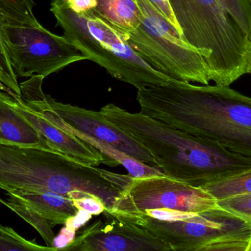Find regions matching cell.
Segmentation results:
<instances>
[{"label": "cell", "instance_id": "34", "mask_svg": "<svg viewBox=\"0 0 251 251\" xmlns=\"http://www.w3.org/2000/svg\"><path fill=\"white\" fill-rule=\"evenodd\" d=\"M249 1H250L251 4V0H249Z\"/></svg>", "mask_w": 251, "mask_h": 251}, {"label": "cell", "instance_id": "11", "mask_svg": "<svg viewBox=\"0 0 251 251\" xmlns=\"http://www.w3.org/2000/svg\"><path fill=\"white\" fill-rule=\"evenodd\" d=\"M46 97L50 108L71 126L101 140L140 162L156 167L153 156L144 146L106 119L101 112L60 103L48 94H46Z\"/></svg>", "mask_w": 251, "mask_h": 251}, {"label": "cell", "instance_id": "25", "mask_svg": "<svg viewBox=\"0 0 251 251\" xmlns=\"http://www.w3.org/2000/svg\"><path fill=\"white\" fill-rule=\"evenodd\" d=\"M139 213H143L150 218L163 221H184L187 218H192L196 214L193 212L175 210V209H165V208L147 209L145 212H139Z\"/></svg>", "mask_w": 251, "mask_h": 251}, {"label": "cell", "instance_id": "4", "mask_svg": "<svg viewBox=\"0 0 251 251\" xmlns=\"http://www.w3.org/2000/svg\"><path fill=\"white\" fill-rule=\"evenodd\" d=\"M50 11L63 29V36L113 78L137 90L165 85L173 80L152 67L115 28L92 11L75 13L65 0H53Z\"/></svg>", "mask_w": 251, "mask_h": 251}, {"label": "cell", "instance_id": "8", "mask_svg": "<svg viewBox=\"0 0 251 251\" xmlns=\"http://www.w3.org/2000/svg\"><path fill=\"white\" fill-rule=\"evenodd\" d=\"M3 40L17 77H46L72 63L88 60L68 41L50 32L40 24L1 25Z\"/></svg>", "mask_w": 251, "mask_h": 251}, {"label": "cell", "instance_id": "9", "mask_svg": "<svg viewBox=\"0 0 251 251\" xmlns=\"http://www.w3.org/2000/svg\"><path fill=\"white\" fill-rule=\"evenodd\" d=\"M218 207V200L201 187H195L166 175H156L133 178L110 212L139 213L147 209L165 208L200 213Z\"/></svg>", "mask_w": 251, "mask_h": 251}, {"label": "cell", "instance_id": "30", "mask_svg": "<svg viewBox=\"0 0 251 251\" xmlns=\"http://www.w3.org/2000/svg\"><path fill=\"white\" fill-rule=\"evenodd\" d=\"M0 89L5 91L7 94H10V91L7 88V81H6L5 77H4L1 68H0Z\"/></svg>", "mask_w": 251, "mask_h": 251}, {"label": "cell", "instance_id": "24", "mask_svg": "<svg viewBox=\"0 0 251 251\" xmlns=\"http://www.w3.org/2000/svg\"><path fill=\"white\" fill-rule=\"evenodd\" d=\"M74 206L78 210H84L92 215H99L107 210L105 204L101 199L91 193H85L79 198L72 199Z\"/></svg>", "mask_w": 251, "mask_h": 251}, {"label": "cell", "instance_id": "7", "mask_svg": "<svg viewBox=\"0 0 251 251\" xmlns=\"http://www.w3.org/2000/svg\"><path fill=\"white\" fill-rule=\"evenodd\" d=\"M141 12L138 26L121 35L147 63L171 79L210 85L204 57L148 1L135 0Z\"/></svg>", "mask_w": 251, "mask_h": 251}, {"label": "cell", "instance_id": "33", "mask_svg": "<svg viewBox=\"0 0 251 251\" xmlns=\"http://www.w3.org/2000/svg\"><path fill=\"white\" fill-rule=\"evenodd\" d=\"M249 251H251V243L250 249H249Z\"/></svg>", "mask_w": 251, "mask_h": 251}, {"label": "cell", "instance_id": "6", "mask_svg": "<svg viewBox=\"0 0 251 251\" xmlns=\"http://www.w3.org/2000/svg\"><path fill=\"white\" fill-rule=\"evenodd\" d=\"M124 219L165 242L174 251H249L251 223L221 208L184 221H163L143 213Z\"/></svg>", "mask_w": 251, "mask_h": 251}, {"label": "cell", "instance_id": "13", "mask_svg": "<svg viewBox=\"0 0 251 251\" xmlns=\"http://www.w3.org/2000/svg\"><path fill=\"white\" fill-rule=\"evenodd\" d=\"M15 109L41 134L52 150L61 152L70 157L91 166L108 165L102 153L76 136L66 132L54 125L44 113L25 104L20 96H12Z\"/></svg>", "mask_w": 251, "mask_h": 251}, {"label": "cell", "instance_id": "23", "mask_svg": "<svg viewBox=\"0 0 251 251\" xmlns=\"http://www.w3.org/2000/svg\"><path fill=\"white\" fill-rule=\"evenodd\" d=\"M0 68L7 81V88L10 91V95L21 96L20 86L18 82L17 76L15 74L10 63V57L3 40L0 26Z\"/></svg>", "mask_w": 251, "mask_h": 251}, {"label": "cell", "instance_id": "31", "mask_svg": "<svg viewBox=\"0 0 251 251\" xmlns=\"http://www.w3.org/2000/svg\"><path fill=\"white\" fill-rule=\"evenodd\" d=\"M246 74H249L251 75V57L250 60H249V64L247 66V70H246Z\"/></svg>", "mask_w": 251, "mask_h": 251}, {"label": "cell", "instance_id": "3", "mask_svg": "<svg viewBox=\"0 0 251 251\" xmlns=\"http://www.w3.org/2000/svg\"><path fill=\"white\" fill-rule=\"evenodd\" d=\"M0 188L48 191L67 197L82 191L107 203L115 193L116 176L61 152L0 144Z\"/></svg>", "mask_w": 251, "mask_h": 251}, {"label": "cell", "instance_id": "29", "mask_svg": "<svg viewBox=\"0 0 251 251\" xmlns=\"http://www.w3.org/2000/svg\"><path fill=\"white\" fill-rule=\"evenodd\" d=\"M68 7L79 14L92 11L97 6V0H65Z\"/></svg>", "mask_w": 251, "mask_h": 251}, {"label": "cell", "instance_id": "14", "mask_svg": "<svg viewBox=\"0 0 251 251\" xmlns=\"http://www.w3.org/2000/svg\"><path fill=\"white\" fill-rule=\"evenodd\" d=\"M13 100L10 94L0 91V144L51 150L41 134L15 109Z\"/></svg>", "mask_w": 251, "mask_h": 251}, {"label": "cell", "instance_id": "2", "mask_svg": "<svg viewBox=\"0 0 251 251\" xmlns=\"http://www.w3.org/2000/svg\"><path fill=\"white\" fill-rule=\"evenodd\" d=\"M101 114L144 146L166 176L195 187L236 175L251 162L213 141L187 134L142 113L107 104Z\"/></svg>", "mask_w": 251, "mask_h": 251}, {"label": "cell", "instance_id": "21", "mask_svg": "<svg viewBox=\"0 0 251 251\" xmlns=\"http://www.w3.org/2000/svg\"><path fill=\"white\" fill-rule=\"evenodd\" d=\"M251 41V4L249 0H220Z\"/></svg>", "mask_w": 251, "mask_h": 251}, {"label": "cell", "instance_id": "1", "mask_svg": "<svg viewBox=\"0 0 251 251\" xmlns=\"http://www.w3.org/2000/svg\"><path fill=\"white\" fill-rule=\"evenodd\" d=\"M140 113L251 162V97L230 86L171 80L137 91Z\"/></svg>", "mask_w": 251, "mask_h": 251}, {"label": "cell", "instance_id": "32", "mask_svg": "<svg viewBox=\"0 0 251 251\" xmlns=\"http://www.w3.org/2000/svg\"><path fill=\"white\" fill-rule=\"evenodd\" d=\"M6 228H7V227L3 226V225H1V223H0V231H3V230L6 229Z\"/></svg>", "mask_w": 251, "mask_h": 251}, {"label": "cell", "instance_id": "27", "mask_svg": "<svg viewBox=\"0 0 251 251\" xmlns=\"http://www.w3.org/2000/svg\"><path fill=\"white\" fill-rule=\"evenodd\" d=\"M76 231L65 226L62 228L58 235L55 236L53 241L52 248L55 251L64 250L76 238Z\"/></svg>", "mask_w": 251, "mask_h": 251}, {"label": "cell", "instance_id": "28", "mask_svg": "<svg viewBox=\"0 0 251 251\" xmlns=\"http://www.w3.org/2000/svg\"><path fill=\"white\" fill-rule=\"evenodd\" d=\"M92 218V215L84 210H78L75 215L69 217L65 223V226L74 231H77L89 222Z\"/></svg>", "mask_w": 251, "mask_h": 251}, {"label": "cell", "instance_id": "16", "mask_svg": "<svg viewBox=\"0 0 251 251\" xmlns=\"http://www.w3.org/2000/svg\"><path fill=\"white\" fill-rule=\"evenodd\" d=\"M92 12L121 35L134 30L141 21V12L135 0H97Z\"/></svg>", "mask_w": 251, "mask_h": 251}, {"label": "cell", "instance_id": "18", "mask_svg": "<svg viewBox=\"0 0 251 251\" xmlns=\"http://www.w3.org/2000/svg\"><path fill=\"white\" fill-rule=\"evenodd\" d=\"M33 0H0V26L40 25L33 13Z\"/></svg>", "mask_w": 251, "mask_h": 251}, {"label": "cell", "instance_id": "10", "mask_svg": "<svg viewBox=\"0 0 251 251\" xmlns=\"http://www.w3.org/2000/svg\"><path fill=\"white\" fill-rule=\"evenodd\" d=\"M106 221L98 220L79 233L64 251H171L168 244L146 230L104 212Z\"/></svg>", "mask_w": 251, "mask_h": 251}, {"label": "cell", "instance_id": "5", "mask_svg": "<svg viewBox=\"0 0 251 251\" xmlns=\"http://www.w3.org/2000/svg\"><path fill=\"white\" fill-rule=\"evenodd\" d=\"M186 42L202 55L212 73L240 64L251 42L220 0H168Z\"/></svg>", "mask_w": 251, "mask_h": 251}, {"label": "cell", "instance_id": "12", "mask_svg": "<svg viewBox=\"0 0 251 251\" xmlns=\"http://www.w3.org/2000/svg\"><path fill=\"white\" fill-rule=\"evenodd\" d=\"M21 100L30 107L41 111L46 117L48 118L54 125L76 136L87 144L102 153L108 162L109 166L116 167L121 165L128 171V175L136 178L165 175L160 168L147 165L137 160L126 153L118 150L116 147L104 142L101 140L94 138L85 133L76 130V128L66 123L58 114L55 113L49 106L46 94L42 90V84L40 82L30 83L22 88Z\"/></svg>", "mask_w": 251, "mask_h": 251}, {"label": "cell", "instance_id": "19", "mask_svg": "<svg viewBox=\"0 0 251 251\" xmlns=\"http://www.w3.org/2000/svg\"><path fill=\"white\" fill-rule=\"evenodd\" d=\"M7 197L8 199L6 201V206L32 225L41 236L47 246L52 248L53 241L55 237L52 230L54 226L45 218L40 216L13 196L7 195Z\"/></svg>", "mask_w": 251, "mask_h": 251}, {"label": "cell", "instance_id": "17", "mask_svg": "<svg viewBox=\"0 0 251 251\" xmlns=\"http://www.w3.org/2000/svg\"><path fill=\"white\" fill-rule=\"evenodd\" d=\"M217 200L251 193V168L202 186Z\"/></svg>", "mask_w": 251, "mask_h": 251}, {"label": "cell", "instance_id": "22", "mask_svg": "<svg viewBox=\"0 0 251 251\" xmlns=\"http://www.w3.org/2000/svg\"><path fill=\"white\" fill-rule=\"evenodd\" d=\"M218 206L251 223V193L218 200Z\"/></svg>", "mask_w": 251, "mask_h": 251}, {"label": "cell", "instance_id": "26", "mask_svg": "<svg viewBox=\"0 0 251 251\" xmlns=\"http://www.w3.org/2000/svg\"><path fill=\"white\" fill-rule=\"evenodd\" d=\"M149 3L181 34V28L174 16V12L171 9V5H170L169 1L168 0H148ZM183 38V37H182Z\"/></svg>", "mask_w": 251, "mask_h": 251}, {"label": "cell", "instance_id": "20", "mask_svg": "<svg viewBox=\"0 0 251 251\" xmlns=\"http://www.w3.org/2000/svg\"><path fill=\"white\" fill-rule=\"evenodd\" d=\"M0 251H55L53 248L41 246L19 235L13 228L7 227L0 231Z\"/></svg>", "mask_w": 251, "mask_h": 251}, {"label": "cell", "instance_id": "15", "mask_svg": "<svg viewBox=\"0 0 251 251\" xmlns=\"http://www.w3.org/2000/svg\"><path fill=\"white\" fill-rule=\"evenodd\" d=\"M6 195L13 196L47 220L53 226L64 225L66 220L78 211L70 198L51 192L13 190L7 192Z\"/></svg>", "mask_w": 251, "mask_h": 251}]
</instances>
